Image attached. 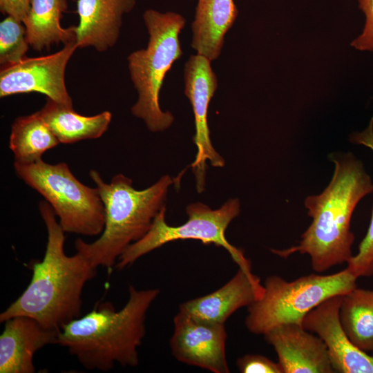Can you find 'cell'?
<instances>
[{
	"instance_id": "cell-23",
	"label": "cell",
	"mask_w": 373,
	"mask_h": 373,
	"mask_svg": "<svg viewBox=\"0 0 373 373\" xmlns=\"http://www.w3.org/2000/svg\"><path fill=\"white\" fill-rule=\"evenodd\" d=\"M365 144L373 149V137L368 138ZM347 265L346 268L357 278L373 276V208L367 233L357 254L352 256Z\"/></svg>"
},
{
	"instance_id": "cell-2",
	"label": "cell",
	"mask_w": 373,
	"mask_h": 373,
	"mask_svg": "<svg viewBox=\"0 0 373 373\" xmlns=\"http://www.w3.org/2000/svg\"><path fill=\"white\" fill-rule=\"evenodd\" d=\"M332 179L319 195L309 196L305 206L313 220L296 246L270 249L282 258L307 254L317 272L347 263L352 258L354 235L350 231L353 211L358 202L373 191V184L362 162L352 153L331 157Z\"/></svg>"
},
{
	"instance_id": "cell-13",
	"label": "cell",
	"mask_w": 373,
	"mask_h": 373,
	"mask_svg": "<svg viewBox=\"0 0 373 373\" xmlns=\"http://www.w3.org/2000/svg\"><path fill=\"white\" fill-rule=\"evenodd\" d=\"M264 337L276 352L283 373L334 372L324 342L302 324L278 325Z\"/></svg>"
},
{
	"instance_id": "cell-7",
	"label": "cell",
	"mask_w": 373,
	"mask_h": 373,
	"mask_svg": "<svg viewBox=\"0 0 373 373\" xmlns=\"http://www.w3.org/2000/svg\"><path fill=\"white\" fill-rule=\"evenodd\" d=\"M13 166L17 176L51 206L64 232L87 236L102 233L106 216L97 189L82 183L66 163L52 164L41 159L14 162Z\"/></svg>"
},
{
	"instance_id": "cell-8",
	"label": "cell",
	"mask_w": 373,
	"mask_h": 373,
	"mask_svg": "<svg viewBox=\"0 0 373 373\" xmlns=\"http://www.w3.org/2000/svg\"><path fill=\"white\" fill-rule=\"evenodd\" d=\"M186 212L189 217L186 222L171 226L165 219L166 207L162 209L146 233L121 254L115 268L122 270L142 256L178 240H196L204 245L222 247L239 267L251 268L250 260L245 256L242 249L232 245L225 236L228 226L240 212L238 199H229L216 209L201 202L191 203L186 207Z\"/></svg>"
},
{
	"instance_id": "cell-19",
	"label": "cell",
	"mask_w": 373,
	"mask_h": 373,
	"mask_svg": "<svg viewBox=\"0 0 373 373\" xmlns=\"http://www.w3.org/2000/svg\"><path fill=\"white\" fill-rule=\"evenodd\" d=\"M67 8V0L31 1L28 15L23 23L29 45L34 50L49 49L53 44L75 41V26L64 28L60 23Z\"/></svg>"
},
{
	"instance_id": "cell-15",
	"label": "cell",
	"mask_w": 373,
	"mask_h": 373,
	"mask_svg": "<svg viewBox=\"0 0 373 373\" xmlns=\"http://www.w3.org/2000/svg\"><path fill=\"white\" fill-rule=\"evenodd\" d=\"M137 0H77L79 23L75 26L78 48L93 47L104 52L119 37L122 17L133 10Z\"/></svg>"
},
{
	"instance_id": "cell-16",
	"label": "cell",
	"mask_w": 373,
	"mask_h": 373,
	"mask_svg": "<svg viewBox=\"0 0 373 373\" xmlns=\"http://www.w3.org/2000/svg\"><path fill=\"white\" fill-rule=\"evenodd\" d=\"M58 332L28 316L6 321L0 335V373L35 372L34 354L46 345L57 344Z\"/></svg>"
},
{
	"instance_id": "cell-24",
	"label": "cell",
	"mask_w": 373,
	"mask_h": 373,
	"mask_svg": "<svg viewBox=\"0 0 373 373\" xmlns=\"http://www.w3.org/2000/svg\"><path fill=\"white\" fill-rule=\"evenodd\" d=\"M236 365L242 373H283L278 362L260 354H246L238 358Z\"/></svg>"
},
{
	"instance_id": "cell-17",
	"label": "cell",
	"mask_w": 373,
	"mask_h": 373,
	"mask_svg": "<svg viewBox=\"0 0 373 373\" xmlns=\"http://www.w3.org/2000/svg\"><path fill=\"white\" fill-rule=\"evenodd\" d=\"M191 23V48L213 61L220 54L224 36L238 15L233 0H197Z\"/></svg>"
},
{
	"instance_id": "cell-20",
	"label": "cell",
	"mask_w": 373,
	"mask_h": 373,
	"mask_svg": "<svg viewBox=\"0 0 373 373\" xmlns=\"http://www.w3.org/2000/svg\"><path fill=\"white\" fill-rule=\"evenodd\" d=\"M59 144L38 111L16 118L11 126L9 148L15 162L32 163Z\"/></svg>"
},
{
	"instance_id": "cell-21",
	"label": "cell",
	"mask_w": 373,
	"mask_h": 373,
	"mask_svg": "<svg viewBox=\"0 0 373 373\" xmlns=\"http://www.w3.org/2000/svg\"><path fill=\"white\" fill-rule=\"evenodd\" d=\"M342 326L360 350L373 351V289L355 287L343 296L340 308Z\"/></svg>"
},
{
	"instance_id": "cell-22",
	"label": "cell",
	"mask_w": 373,
	"mask_h": 373,
	"mask_svg": "<svg viewBox=\"0 0 373 373\" xmlns=\"http://www.w3.org/2000/svg\"><path fill=\"white\" fill-rule=\"evenodd\" d=\"M29 46L23 23L7 16L0 23L1 68L15 64L25 58Z\"/></svg>"
},
{
	"instance_id": "cell-4",
	"label": "cell",
	"mask_w": 373,
	"mask_h": 373,
	"mask_svg": "<svg viewBox=\"0 0 373 373\" xmlns=\"http://www.w3.org/2000/svg\"><path fill=\"white\" fill-rule=\"evenodd\" d=\"M105 210V225L100 236L92 242L82 238L75 242L77 253L97 268L111 270L126 248L143 237L162 209L166 207L169 189L174 180L168 175L143 190L119 173L106 183L95 170L90 171Z\"/></svg>"
},
{
	"instance_id": "cell-26",
	"label": "cell",
	"mask_w": 373,
	"mask_h": 373,
	"mask_svg": "<svg viewBox=\"0 0 373 373\" xmlns=\"http://www.w3.org/2000/svg\"><path fill=\"white\" fill-rule=\"evenodd\" d=\"M32 0H0V11L23 22L28 15Z\"/></svg>"
},
{
	"instance_id": "cell-6",
	"label": "cell",
	"mask_w": 373,
	"mask_h": 373,
	"mask_svg": "<svg viewBox=\"0 0 373 373\" xmlns=\"http://www.w3.org/2000/svg\"><path fill=\"white\" fill-rule=\"evenodd\" d=\"M356 280L347 268L329 275L311 274L292 281L270 276L265 280L263 296L247 307L245 326L252 334L264 335L283 324H302L305 316L322 302L356 287Z\"/></svg>"
},
{
	"instance_id": "cell-5",
	"label": "cell",
	"mask_w": 373,
	"mask_h": 373,
	"mask_svg": "<svg viewBox=\"0 0 373 373\" xmlns=\"http://www.w3.org/2000/svg\"><path fill=\"white\" fill-rule=\"evenodd\" d=\"M142 17L149 35L147 46L127 58L130 77L138 95L131 111L150 131L162 132L171 126L174 117L161 109L160 92L166 73L182 55L179 35L186 19L175 12L154 9L145 10Z\"/></svg>"
},
{
	"instance_id": "cell-3",
	"label": "cell",
	"mask_w": 373,
	"mask_h": 373,
	"mask_svg": "<svg viewBox=\"0 0 373 373\" xmlns=\"http://www.w3.org/2000/svg\"><path fill=\"white\" fill-rule=\"evenodd\" d=\"M160 294L157 288L138 290L128 285V299L117 311L109 302L64 325L57 344L67 348L89 370L106 372L117 363H139L138 347L145 336L146 313Z\"/></svg>"
},
{
	"instance_id": "cell-9",
	"label": "cell",
	"mask_w": 373,
	"mask_h": 373,
	"mask_svg": "<svg viewBox=\"0 0 373 373\" xmlns=\"http://www.w3.org/2000/svg\"><path fill=\"white\" fill-rule=\"evenodd\" d=\"M211 63L205 57L196 54L190 56L184 68V94L194 115L195 133L193 141L197 153L191 166L198 193L204 190L207 161L214 167H222L225 164L224 158L216 151L210 138L209 106L218 88L217 76Z\"/></svg>"
},
{
	"instance_id": "cell-18",
	"label": "cell",
	"mask_w": 373,
	"mask_h": 373,
	"mask_svg": "<svg viewBox=\"0 0 373 373\" xmlns=\"http://www.w3.org/2000/svg\"><path fill=\"white\" fill-rule=\"evenodd\" d=\"M38 113L62 144L100 137L108 130L112 118L111 113L108 111L93 116H84L75 112L73 108L48 97Z\"/></svg>"
},
{
	"instance_id": "cell-1",
	"label": "cell",
	"mask_w": 373,
	"mask_h": 373,
	"mask_svg": "<svg viewBox=\"0 0 373 373\" xmlns=\"http://www.w3.org/2000/svg\"><path fill=\"white\" fill-rule=\"evenodd\" d=\"M39 211L47 230V242L41 260L30 263L32 275L23 293L0 314V323L23 316L36 320L46 329L59 331L81 316L82 291L96 275L97 268L83 255L67 256L64 231L46 201Z\"/></svg>"
},
{
	"instance_id": "cell-14",
	"label": "cell",
	"mask_w": 373,
	"mask_h": 373,
	"mask_svg": "<svg viewBox=\"0 0 373 373\" xmlns=\"http://www.w3.org/2000/svg\"><path fill=\"white\" fill-rule=\"evenodd\" d=\"M264 291V285L252 273L251 268L239 267L223 286L181 303L179 312L202 321L224 324L235 312L260 299Z\"/></svg>"
},
{
	"instance_id": "cell-25",
	"label": "cell",
	"mask_w": 373,
	"mask_h": 373,
	"mask_svg": "<svg viewBox=\"0 0 373 373\" xmlns=\"http://www.w3.org/2000/svg\"><path fill=\"white\" fill-rule=\"evenodd\" d=\"M358 8L365 17L362 33L354 39L351 46L361 51L373 52V0H358Z\"/></svg>"
},
{
	"instance_id": "cell-10",
	"label": "cell",
	"mask_w": 373,
	"mask_h": 373,
	"mask_svg": "<svg viewBox=\"0 0 373 373\" xmlns=\"http://www.w3.org/2000/svg\"><path fill=\"white\" fill-rule=\"evenodd\" d=\"M77 48L76 41H72L55 53L39 57H26L18 63L1 68L0 97L39 93L73 108L66 87L65 70Z\"/></svg>"
},
{
	"instance_id": "cell-27",
	"label": "cell",
	"mask_w": 373,
	"mask_h": 373,
	"mask_svg": "<svg viewBox=\"0 0 373 373\" xmlns=\"http://www.w3.org/2000/svg\"><path fill=\"white\" fill-rule=\"evenodd\" d=\"M371 353H372V354H371V355H372V356H373V351H372V352Z\"/></svg>"
},
{
	"instance_id": "cell-11",
	"label": "cell",
	"mask_w": 373,
	"mask_h": 373,
	"mask_svg": "<svg viewBox=\"0 0 373 373\" xmlns=\"http://www.w3.org/2000/svg\"><path fill=\"white\" fill-rule=\"evenodd\" d=\"M173 327L170 347L178 361L213 373L229 372L224 324L202 321L178 312Z\"/></svg>"
},
{
	"instance_id": "cell-12",
	"label": "cell",
	"mask_w": 373,
	"mask_h": 373,
	"mask_svg": "<svg viewBox=\"0 0 373 373\" xmlns=\"http://www.w3.org/2000/svg\"><path fill=\"white\" fill-rule=\"evenodd\" d=\"M343 296H332L312 309L303 326L324 342L334 372L373 373V356L355 346L340 319Z\"/></svg>"
}]
</instances>
